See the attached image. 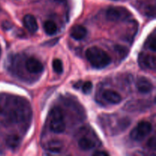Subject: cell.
Wrapping results in <instances>:
<instances>
[{
  "instance_id": "1",
  "label": "cell",
  "mask_w": 156,
  "mask_h": 156,
  "mask_svg": "<svg viewBox=\"0 0 156 156\" xmlns=\"http://www.w3.org/2000/svg\"><path fill=\"white\" fill-rule=\"evenodd\" d=\"M0 114L12 123H22L31 117V109L23 98L9 96L0 103Z\"/></svg>"
},
{
  "instance_id": "2",
  "label": "cell",
  "mask_w": 156,
  "mask_h": 156,
  "mask_svg": "<svg viewBox=\"0 0 156 156\" xmlns=\"http://www.w3.org/2000/svg\"><path fill=\"white\" fill-rule=\"evenodd\" d=\"M85 56L90 64L99 69L108 66L111 62V58L108 53L98 47L88 48L85 52Z\"/></svg>"
},
{
  "instance_id": "3",
  "label": "cell",
  "mask_w": 156,
  "mask_h": 156,
  "mask_svg": "<svg viewBox=\"0 0 156 156\" xmlns=\"http://www.w3.org/2000/svg\"><path fill=\"white\" fill-rule=\"evenodd\" d=\"M50 128L55 133H62L65 131L66 123L64 120V114L59 107H55L50 113Z\"/></svg>"
},
{
  "instance_id": "4",
  "label": "cell",
  "mask_w": 156,
  "mask_h": 156,
  "mask_svg": "<svg viewBox=\"0 0 156 156\" xmlns=\"http://www.w3.org/2000/svg\"><path fill=\"white\" fill-rule=\"evenodd\" d=\"M152 126L149 122L141 121L130 132V138L135 141H142L152 132Z\"/></svg>"
},
{
  "instance_id": "5",
  "label": "cell",
  "mask_w": 156,
  "mask_h": 156,
  "mask_svg": "<svg viewBox=\"0 0 156 156\" xmlns=\"http://www.w3.org/2000/svg\"><path fill=\"white\" fill-rule=\"evenodd\" d=\"M130 16V12L123 7H110L106 12L107 18L111 21H123Z\"/></svg>"
},
{
  "instance_id": "6",
  "label": "cell",
  "mask_w": 156,
  "mask_h": 156,
  "mask_svg": "<svg viewBox=\"0 0 156 156\" xmlns=\"http://www.w3.org/2000/svg\"><path fill=\"white\" fill-rule=\"evenodd\" d=\"M25 68L32 74H39L44 70V66L41 61L34 57H30L26 60Z\"/></svg>"
},
{
  "instance_id": "7",
  "label": "cell",
  "mask_w": 156,
  "mask_h": 156,
  "mask_svg": "<svg viewBox=\"0 0 156 156\" xmlns=\"http://www.w3.org/2000/svg\"><path fill=\"white\" fill-rule=\"evenodd\" d=\"M139 63L143 68L155 69V56L154 55L140 53L139 56Z\"/></svg>"
},
{
  "instance_id": "8",
  "label": "cell",
  "mask_w": 156,
  "mask_h": 156,
  "mask_svg": "<svg viewBox=\"0 0 156 156\" xmlns=\"http://www.w3.org/2000/svg\"><path fill=\"white\" fill-rule=\"evenodd\" d=\"M23 24H24L25 28L30 33L34 34L37 31L38 24L36 18L33 15H26L23 18Z\"/></svg>"
},
{
  "instance_id": "9",
  "label": "cell",
  "mask_w": 156,
  "mask_h": 156,
  "mask_svg": "<svg viewBox=\"0 0 156 156\" xmlns=\"http://www.w3.org/2000/svg\"><path fill=\"white\" fill-rule=\"evenodd\" d=\"M136 88L140 92L143 94H147L152 91L153 85L147 78L141 76L139 78L136 82Z\"/></svg>"
},
{
  "instance_id": "10",
  "label": "cell",
  "mask_w": 156,
  "mask_h": 156,
  "mask_svg": "<svg viewBox=\"0 0 156 156\" xmlns=\"http://www.w3.org/2000/svg\"><path fill=\"white\" fill-rule=\"evenodd\" d=\"M103 98L108 102L114 105L120 104L122 101L121 95L114 90H106L104 91Z\"/></svg>"
},
{
  "instance_id": "11",
  "label": "cell",
  "mask_w": 156,
  "mask_h": 156,
  "mask_svg": "<svg viewBox=\"0 0 156 156\" xmlns=\"http://www.w3.org/2000/svg\"><path fill=\"white\" fill-rule=\"evenodd\" d=\"M87 35V30L84 26L82 25H75L72 28L70 31V36L72 38L76 41H80L85 37Z\"/></svg>"
},
{
  "instance_id": "12",
  "label": "cell",
  "mask_w": 156,
  "mask_h": 156,
  "mask_svg": "<svg viewBox=\"0 0 156 156\" xmlns=\"http://www.w3.org/2000/svg\"><path fill=\"white\" fill-rule=\"evenodd\" d=\"M63 144L59 140H51L47 144V150L53 153H59L62 151Z\"/></svg>"
},
{
  "instance_id": "13",
  "label": "cell",
  "mask_w": 156,
  "mask_h": 156,
  "mask_svg": "<svg viewBox=\"0 0 156 156\" xmlns=\"http://www.w3.org/2000/svg\"><path fill=\"white\" fill-rule=\"evenodd\" d=\"M79 146L82 150L88 151L90 149H94L95 146V143L92 140L87 137H82L79 141Z\"/></svg>"
},
{
  "instance_id": "14",
  "label": "cell",
  "mask_w": 156,
  "mask_h": 156,
  "mask_svg": "<svg viewBox=\"0 0 156 156\" xmlns=\"http://www.w3.org/2000/svg\"><path fill=\"white\" fill-rule=\"evenodd\" d=\"M6 145L11 149H15L18 147L21 143V138L18 135L12 134V135L8 136L5 140Z\"/></svg>"
},
{
  "instance_id": "15",
  "label": "cell",
  "mask_w": 156,
  "mask_h": 156,
  "mask_svg": "<svg viewBox=\"0 0 156 156\" xmlns=\"http://www.w3.org/2000/svg\"><path fill=\"white\" fill-rule=\"evenodd\" d=\"M44 28L45 33L48 35H53L57 31V26L56 23L50 20L45 21L44 24Z\"/></svg>"
},
{
  "instance_id": "16",
  "label": "cell",
  "mask_w": 156,
  "mask_h": 156,
  "mask_svg": "<svg viewBox=\"0 0 156 156\" xmlns=\"http://www.w3.org/2000/svg\"><path fill=\"white\" fill-rule=\"evenodd\" d=\"M53 69L57 74H62L63 72V64L62 61L59 59H55L53 61Z\"/></svg>"
},
{
  "instance_id": "17",
  "label": "cell",
  "mask_w": 156,
  "mask_h": 156,
  "mask_svg": "<svg viewBox=\"0 0 156 156\" xmlns=\"http://www.w3.org/2000/svg\"><path fill=\"white\" fill-rule=\"evenodd\" d=\"M146 46L149 49H150L152 51L155 52L156 50V38L155 34H152L146 41Z\"/></svg>"
},
{
  "instance_id": "18",
  "label": "cell",
  "mask_w": 156,
  "mask_h": 156,
  "mask_svg": "<svg viewBox=\"0 0 156 156\" xmlns=\"http://www.w3.org/2000/svg\"><path fill=\"white\" fill-rule=\"evenodd\" d=\"M92 88H93V85H92V83H91V82L87 81V82H85L83 83V85H82V89L84 94H88L91 92V90H92Z\"/></svg>"
},
{
  "instance_id": "19",
  "label": "cell",
  "mask_w": 156,
  "mask_h": 156,
  "mask_svg": "<svg viewBox=\"0 0 156 156\" xmlns=\"http://www.w3.org/2000/svg\"><path fill=\"white\" fill-rule=\"evenodd\" d=\"M155 144H156L155 137L153 136L151 137V138L149 140V141H148V146L152 148V149H155Z\"/></svg>"
},
{
  "instance_id": "20",
  "label": "cell",
  "mask_w": 156,
  "mask_h": 156,
  "mask_svg": "<svg viewBox=\"0 0 156 156\" xmlns=\"http://www.w3.org/2000/svg\"><path fill=\"white\" fill-rule=\"evenodd\" d=\"M93 155L94 156H108L109 155V154L108 152H105V151H97V152H94Z\"/></svg>"
},
{
  "instance_id": "21",
  "label": "cell",
  "mask_w": 156,
  "mask_h": 156,
  "mask_svg": "<svg viewBox=\"0 0 156 156\" xmlns=\"http://www.w3.org/2000/svg\"><path fill=\"white\" fill-rule=\"evenodd\" d=\"M56 2H65L66 0H55Z\"/></svg>"
},
{
  "instance_id": "22",
  "label": "cell",
  "mask_w": 156,
  "mask_h": 156,
  "mask_svg": "<svg viewBox=\"0 0 156 156\" xmlns=\"http://www.w3.org/2000/svg\"><path fill=\"white\" fill-rule=\"evenodd\" d=\"M1 54H2V49H1V46H0V57H1Z\"/></svg>"
},
{
  "instance_id": "23",
  "label": "cell",
  "mask_w": 156,
  "mask_h": 156,
  "mask_svg": "<svg viewBox=\"0 0 156 156\" xmlns=\"http://www.w3.org/2000/svg\"><path fill=\"white\" fill-rule=\"evenodd\" d=\"M114 1H117V0H114Z\"/></svg>"
}]
</instances>
